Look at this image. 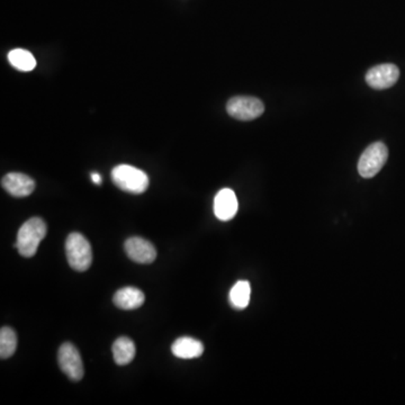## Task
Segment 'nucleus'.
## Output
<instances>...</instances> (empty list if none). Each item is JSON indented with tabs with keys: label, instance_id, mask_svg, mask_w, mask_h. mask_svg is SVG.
Here are the masks:
<instances>
[{
	"label": "nucleus",
	"instance_id": "nucleus-9",
	"mask_svg": "<svg viewBox=\"0 0 405 405\" xmlns=\"http://www.w3.org/2000/svg\"><path fill=\"white\" fill-rule=\"evenodd\" d=\"M1 186L12 196L28 197L35 189V181L30 176L21 172H10L1 179Z\"/></svg>",
	"mask_w": 405,
	"mask_h": 405
},
{
	"label": "nucleus",
	"instance_id": "nucleus-10",
	"mask_svg": "<svg viewBox=\"0 0 405 405\" xmlns=\"http://www.w3.org/2000/svg\"><path fill=\"white\" fill-rule=\"evenodd\" d=\"M238 198L230 188L221 189L214 200V214L221 221H230L238 212Z\"/></svg>",
	"mask_w": 405,
	"mask_h": 405
},
{
	"label": "nucleus",
	"instance_id": "nucleus-12",
	"mask_svg": "<svg viewBox=\"0 0 405 405\" xmlns=\"http://www.w3.org/2000/svg\"><path fill=\"white\" fill-rule=\"evenodd\" d=\"M172 351L174 356L180 360H194L202 356L204 344L194 338L181 337L172 344Z\"/></svg>",
	"mask_w": 405,
	"mask_h": 405
},
{
	"label": "nucleus",
	"instance_id": "nucleus-6",
	"mask_svg": "<svg viewBox=\"0 0 405 405\" xmlns=\"http://www.w3.org/2000/svg\"><path fill=\"white\" fill-rule=\"evenodd\" d=\"M59 366L61 371L70 378L78 382L83 377V364L79 351L74 344L65 342L62 344L58 353Z\"/></svg>",
	"mask_w": 405,
	"mask_h": 405
},
{
	"label": "nucleus",
	"instance_id": "nucleus-16",
	"mask_svg": "<svg viewBox=\"0 0 405 405\" xmlns=\"http://www.w3.org/2000/svg\"><path fill=\"white\" fill-rule=\"evenodd\" d=\"M17 348V335L10 326H3L0 330V358L7 360L15 353Z\"/></svg>",
	"mask_w": 405,
	"mask_h": 405
},
{
	"label": "nucleus",
	"instance_id": "nucleus-5",
	"mask_svg": "<svg viewBox=\"0 0 405 405\" xmlns=\"http://www.w3.org/2000/svg\"><path fill=\"white\" fill-rule=\"evenodd\" d=\"M227 111L236 120L252 121L264 114V105L251 96H236L227 101Z\"/></svg>",
	"mask_w": 405,
	"mask_h": 405
},
{
	"label": "nucleus",
	"instance_id": "nucleus-14",
	"mask_svg": "<svg viewBox=\"0 0 405 405\" xmlns=\"http://www.w3.org/2000/svg\"><path fill=\"white\" fill-rule=\"evenodd\" d=\"M250 295H251L250 284L246 280H240L231 289L229 301L232 307L236 310H243L249 305Z\"/></svg>",
	"mask_w": 405,
	"mask_h": 405
},
{
	"label": "nucleus",
	"instance_id": "nucleus-7",
	"mask_svg": "<svg viewBox=\"0 0 405 405\" xmlns=\"http://www.w3.org/2000/svg\"><path fill=\"white\" fill-rule=\"evenodd\" d=\"M399 78V68L392 63H384L369 69L366 74V83L374 90H383L393 87Z\"/></svg>",
	"mask_w": 405,
	"mask_h": 405
},
{
	"label": "nucleus",
	"instance_id": "nucleus-17",
	"mask_svg": "<svg viewBox=\"0 0 405 405\" xmlns=\"http://www.w3.org/2000/svg\"><path fill=\"white\" fill-rule=\"evenodd\" d=\"M92 180L94 181V184L101 185V175H99V174H97V172H92Z\"/></svg>",
	"mask_w": 405,
	"mask_h": 405
},
{
	"label": "nucleus",
	"instance_id": "nucleus-2",
	"mask_svg": "<svg viewBox=\"0 0 405 405\" xmlns=\"http://www.w3.org/2000/svg\"><path fill=\"white\" fill-rule=\"evenodd\" d=\"M112 180L117 187L126 193H145L150 184L149 176L141 169L129 165H118L112 170Z\"/></svg>",
	"mask_w": 405,
	"mask_h": 405
},
{
	"label": "nucleus",
	"instance_id": "nucleus-4",
	"mask_svg": "<svg viewBox=\"0 0 405 405\" xmlns=\"http://www.w3.org/2000/svg\"><path fill=\"white\" fill-rule=\"evenodd\" d=\"M388 158V150L383 142L369 145L360 157L358 172L364 178H373L381 172Z\"/></svg>",
	"mask_w": 405,
	"mask_h": 405
},
{
	"label": "nucleus",
	"instance_id": "nucleus-11",
	"mask_svg": "<svg viewBox=\"0 0 405 405\" xmlns=\"http://www.w3.org/2000/svg\"><path fill=\"white\" fill-rule=\"evenodd\" d=\"M145 296L136 287H124L114 295L113 302L121 310L132 311L141 307L145 303Z\"/></svg>",
	"mask_w": 405,
	"mask_h": 405
},
{
	"label": "nucleus",
	"instance_id": "nucleus-8",
	"mask_svg": "<svg viewBox=\"0 0 405 405\" xmlns=\"http://www.w3.org/2000/svg\"><path fill=\"white\" fill-rule=\"evenodd\" d=\"M124 249L127 257L138 264H152L157 258V250L154 245L143 238H129L124 243Z\"/></svg>",
	"mask_w": 405,
	"mask_h": 405
},
{
	"label": "nucleus",
	"instance_id": "nucleus-13",
	"mask_svg": "<svg viewBox=\"0 0 405 405\" xmlns=\"http://www.w3.org/2000/svg\"><path fill=\"white\" fill-rule=\"evenodd\" d=\"M114 360L117 365L125 366L129 365V362H133L135 357V344L129 338L121 337L116 339L114 342L113 347Z\"/></svg>",
	"mask_w": 405,
	"mask_h": 405
},
{
	"label": "nucleus",
	"instance_id": "nucleus-15",
	"mask_svg": "<svg viewBox=\"0 0 405 405\" xmlns=\"http://www.w3.org/2000/svg\"><path fill=\"white\" fill-rule=\"evenodd\" d=\"M8 61L12 67L23 72L34 70L37 67V60L33 54L24 49L12 50L8 53Z\"/></svg>",
	"mask_w": 405,
	"mask_h": 405
},
{
	"label": "nucleus",
	"instance_id": "nucleus-3",
	"mask_svg": "<svg viewBox=\"0 0 405 405\" xmlns=\"http://www.w3.org/2000/svg\"><path fill=\"white\" fill-rule=\"evenodd\" d=\"M68 262L72 269L86 271L92 262V250L90 241L81 233L69 234L65 241Z\"/></svg>",
	"mask_w": 405,
	"mask_h": 405
},
{
	"label": "nucleus",
	"instance_id": "nucleus-1",
	"mask_svg": "<svg viewBox=\"0 0 405 405\" xmlns=\"http://www.w3.org/2000/svg\"><path fill=\"white\" fill-rule=\"evenodd\" d=\"M45 222L40 218H32L19 229L16 240L15 248L19 250V255L25 258H32L37 253L41 241L45 238Z\"/></svg>",
	"mask_w": 405,
	"mask_h": 405
}]
</instances>
